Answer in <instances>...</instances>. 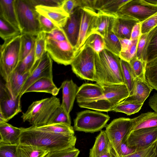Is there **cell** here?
Listing matches in <instances>:
<instances>
[{
	"label": "cell",
	"instance_id": "cell-1",
	"mask_svg": "<svg viewBox=\"0 0 157 157\" xmlns=\"http://www.w3.org/2000/svg\"><path fill=\"white\" fill-rule=\"evenodd\" d=\"M21 128L19 144L37 147L49 152L75 147L77 138L74 134H56L39 130L33 126Z\"/></svg>",
	"mask_w": 157,
	"mask_h": 157
},
{
	"label": "cell",
	"instance_id": "cell-2",
	"mask_svg": "<svg viewBox=\"0 0 157 157\" xmlns=\"http://www.w3.org/2000/svg\"><path fill=\"white\" fill-rule=\"evenodd\" d=\"M95 66L96 83L101 86L124 84L118 56L105 49L95 53Z\"/></svg>",
	"mask_w": 157,
	"mask_h": 157
},
{
	"label": "cell",
	"instance_id": "cell-3",
	"mask_svg": "<svg viewBox=\"0 0 157 157\" xmlns=\"http://www.w3.org/2000/svg\"><path fill=\"white\" fill-rule=\"evenodd\" d=\"M104 94L96 98L91 99L78 103L81 108L101 112L112 111L117 104L129 96L128 89L124 84L102 86Z\"/></svg>",
	"mask_w": 157,
	"mask_h": 157
},
{
	"label": "cell",
	"instance_id": "cell-4",
	"mask_svg": "<svg viewBox=\"0 0 157 157\" xmlns=\"http://www.w3.org/2000/svg\"><path fill=\"white\" fill-rule=\"evenodd\" d=\"M61 105L59 99L56 96L36 101L23 113L21 117L32 126L37 127L47 124L52 114Z\"/></svg>",
	"mask_w": 157,
	"mask_h": 157
},
{
	"label": "cell",
	"instance_id": "cell-5",
	"mask_svg": "<svg viewBox=\"0 0 157 157\" xmlns=\"http://www.w3.org/2000/svg\"><path fill=\"white\" fill-rule=\"evenodd\" d=\"M21 34L4 40L0 45V73L8 82L20 59Z\"/></svg>",
	"mask_w": 157,
	"mask_h": 157
},
{
	"label": "cell",
	"instance_id": "cell-6",
	"mask_svg": "<svg viewBox=\"0 0 157 157\" xmlns=\"http://www.w3.org/2000/svg\"><path fill=\"white\" fill-rule=\"evenodd\" d=\"M15 6L21 34L36 36L42 31L38 19L39 14L29 0H15Z\"/></svg>",
	"mask_w": 157,
	"mask_h": 157
},
{
	"label": "cell",
	"instance_id": "cell-7",
	"mask_svg": "<svg viewBox=\"0 0 157 157\" xmlns=\"http://www.w3.org/2000/svg\"><path fill=\"white\" fill-rule=\"evenodd\" d=\"M95 52L84 44L77 52L71 65L73 72L83 80L95 81Z\"/></svg>",
	"mask_w": 157,
	"mask_h": 157
},
{
	"label": "cell",
	"instance_id": "cell-8",
	"mask_svg": "<svg viewBox=\"0 0 157 157\" xmlns=\"http://www.w3.org/2000/svg\"><path fill=\"white\" fill-rule=\"evenodd\" d=\"M109 119L108 115L86 110L77 113L74 120L73 128L76 131L94 133L101 131L106 126Z\"/></svg>",
	"mask_w": 157,
	"mask_h": 157
},
{
	"label": "cell",
	"instance_id": "cell-9",
	"mask_svg": "<svg viewBox=\"0 0 157 157\" xmlns=\"http://www.w3.org/2000/svg\"><path fill=\"white\" fill-rule=\"evenodd\" d=\"M46 50L52 60L65 66L71 64L77 52L67 39L57 40L47 37Z\"/></svg>",
	"mask_w": 157,
	"mask_h": 157
},
{
	"label": "cell",
	"instance_id": "cell-10",
	"mask_svg": "<svg viewBox=\"0 0 157 157\" xmlns=\"http://www.w3.org/2000/svg\"><path fill=\"white\" fill-rule=\"evenodd\" d=\"M157 13V6L144 0H129L118 10L117 17L133 19L141 23Z\"/></svg>",
	"mask_w": 157,
	"mask_h": 157
},
{
	"label": "cell",
	"instance_id": "cell-11",
	"mask_svg": "<svg viewBox=\"0 0 157 157\" xmlns=\"http://www.w3.org/2000/svg\"><path fill=\"white\" fill-rule=\"evenodd\" d=\"M133 124V118L120 117L113 120L106 126L105 131L114 150L124 140Z\"/></svg>",
	"mask_w": 157,
	"mask_h": 157
},
{
	"label": "cell",
	"instance_id": "cell-12",
	"mask_svg": "<svg viewBox=\"0 0 157 157\" xmlns=\"http://www.w3.org/2000/svg\"><path fill=\"white\" fill-rule=\"evenodd\" d=\"M44 77L53 78L52 60L47 52L36 62L32 68L22 89L20 97H21L27 89L33 83Z\"/></svg>",
	"mask_w": 157,
	"mask_h": 157
},
{
	"label": "cell",
	"instance_id": "cell-13",
	"mask_svg": "<svg viewBox=\"0 0 157 157\" xmlns=\"http://www.w3.org/2000/svg\"><path fill=\"white\" fill-rule=\"evenodd\" d=\"M157 140V127L131 131L124 141L128 147L138 151L147 147Z\"/></svg>",
	"mask_w": 157,
	"mask_h": 157
},
{
	"label": "cell",
	"instance_id": "cell-14",
	"mask_svg": "<svg viewBox=\"0 0 157 157\" xmlns=\"http://www.w3.org/2000/svg\"><path fill=\"white\" fill-rule=\"evenodd\" d=\"M21 97L13 99L5 84L0 85V114L7 122L21 112Z\"/></svg>",
	"mask_w": 157,
	"mask_h": 157
},
{
	"label": "cell",
	"instance_id": "cell-15",
	"mask_svg": "<svg viewBox=\"0 0 157 157\" xmlns=\"http://www.w3.org/2000/svg\"><path fill=\"white\" fill-rule=\"evenodd\" d=\"M82 8L80 30L75 47L77 51L84 45L87 38L92 33L98 16L94 10L87 7Z\"/></svg>",
	"mask_w": 157,
	"mask_h": 157
},
{
	"label": "cell",
	"instance_id": "cell-16",
	"mask_svg": "<svg viewBox=\"0 0 157 157\" xmlns=\"http://www.w3.org/2000/svg\"><path fill=\"white\" fill-rule=\"evenodd\" d=\"M81 13L82 8L80 7L76 8L70 15L65 26L61 28L69 41L75 48L79 33Z\"/></svg>",
	"mask_w": 157,
	"mask_h": 157
},
{
	"label": "cell",
	"instance_id": "cell-17",
	"mask_svg": "<svg viewBox=\"0 0 157 157\" xmlns=\"http://www.w3.org/2000/svg\"><path fill=\"white\" fill-rule=\"evenodd\" d=\"M40 14L46 17L60 28L65 25L70 15L61 7L37 6L35 7Z\"/></svg>",
	"mask_w": 157,
	"mask_h": 157
},
{
	"label": "cell",
	"instance_id": "cell-18",
	"mask_svg": "<svg viewBox=\"0 0 157 157\" xmlns=\"http://www.w3.org/2000/svg\"><path fill=\"white\" fill-rule=\"evenodd\" d=\"M62 89V101L61 105L70 114L72 110L79 88L72 80L63 81L60 87Z\"/></svg>",
	"mask_w": 157,
	"mask_h": 157
},
{
	"label": "cell",
	"instance_id": "cell-19",
	"mask_svg": "<svg viewBox=\"0 0 157 157\" xmlns=\"http://www.w3.org/2000/svg\"><path fill=\"white\" fill-rule=\"evenodd\" d=\"M97 13L98 16L92 34H98L104 38L112 31L117 16L100 12Z\"/></svg>",
	"mask_w": 157,
	"mask_h": 157
},
{
	"label": "cell",
	"instance_id": "cell-20",
	"mask_svg": "<svg viewBox=\"0 0 157 157\" xmlns=\"http://www.w3.org/2000/svg\"><path fill=\"white\" fill-rule=\"evenodd\" d=\"M138 21L132 19L117 17L112 32L119 38L130 39L132 29Z\"/></svg>",
	"mask_w": 157,
	"mask_h": 157
},
{
	"label": "cell",
	"instance_id": "cell-21",
	"mask_svg": "<svg viewBox=\"0 0 157 157\" xmlns=\"http://www.w3.org/2000/svg\"><path fill=\"white\" fill-rule=\"evenodd\" d=\"M153 89L145 80L136 78L134 94L123 101L143 105Z\"/></svg>",
	"mask_w": 157,
	"mask_h": 157
},
{
	"label": "cell",
	"instance_id": "cell-22",
	"mask_svg": "<svg viewBox=\"0 0 157 157\" xmlns=\"http://www.w3.org/2000/svg\"><path fill=\"white\" fill-rule=\"evenodd\" d=\"M104 94L102 87L99 84L84 83L79 87L76 97L77 101L78 103L89 99L98 98Z\"/></svg>",
	"mask_w": 157,
	"mask_h": 157
},
{
	"label": "cell",
	"instance_id": "cell-23",
	"mask_svg": "<svg viewBox=\"0 0 157 157\" xmlns=\"http://www.w3.org/2000/svg\"><path fill=\"white\" fill-rule=\"evenodd\" d=\"M30 72L21 74L14 70L9 81L6 83L5 85L13 99H16L20 96L22 89Z\"/></svg>",
	"mask_w": 157,
	"mask_h": 157
},
{
	"label": "cell",
	"instance_id": "cell-24",
	"mask_svg": "<svg viewBox=\"0 0 157 157\" xmlns=\"http://www.w3.org/2000/svg\"><path fill=\"white\" fill-rule=\"evenodd\" d=\"M21 128L14 127L7 122H0V142L7 144H19Z\"/></svg>",
	"mask_w": 157,
	"mask_h": 157
},
{
	"label": "cell",
	"instance_id": "cell-25",
	"mask_svg": "<svg viewBox=\"0 0 157 157\" xmlns=\"http://www.w3.org/2000/svg\"><path fill=\"white\" fill-rule=\"evenodd\" d=\"M129 0H94L93 9L97 12L113 15Z\"/></svg>",
	"mask_w": 157,
	"mask_h": 157
},
{
	"label": "cell",
	"instance_id": "cell-26",
	"mask_svg": "<svg viewBox=\"0 0 157 157\" xmlns=\"http://www.w3.org/2000/svg\"><path fill=\"white\" fill-rule=\"evenodd\" d=\"M61 88H58L54 84L53 78L44 77L35 82L25 91V94L28 92H44L56 96Z\"/></svg>",
	"mask_w": 157,
	"mask_h": 157
},
{
	"label": "cell",
	"instance_id": "cell-27",
	"mask_svg": "<svg viewBox=\"0 0 157 157\" xmlns=\"http://www.w3.org/2000/svg\"><path fill=\"white\" fill-rule=\"evenodd\" d=\"M112 148L105 131H101L96 137L94 144L90 149L89 157H99Z\"/></svg>",
	"mask_w": 157,
	"mask_h": 157
},
{
	"label": "cell",
	"instance_id": "cell-28",
	"mask_svg": "<svg viewBox=\"0 0 157 157\" xmlns=\"http://www.w3.org/2000/svg\"><path fill=\"white\" fill-rule=\"evenodd\" d=\"M157 57V26L148 33L143 51L142 60L145 63Z\"/></svg>",
	"mask_w": 157,
	"mask_h": 157
},
{
	"label": "cell",
	"instance_id": "cell-29",
	"mask_svg": "<svg viewBox=\"0 0 157 157\" xmlns=\"http://www.w3.org/2000/svg\"><path fill=\"white\" fill-rule=\"evenodd\" d=\"M15 1L0 0V16L20 31L15 10Z\"/></svg>",
	"mask_w": 157,
	"mask_h": 157
},
{
	"label": "cell",
	"instance_id": "cell-30",
	"mask_svg": "<svg viewBox=\"0 0 157 157\" xmlns=\"http://www.w3.org/2000/svg\"><path fill=\"white\" fill-rule=\"evenodd\" d=\"M133 119V124L130 132L141 129L157 127V113L156 112L142 113Z\"/></svg>",
	"mask_w": 157,
	"mask_h": 157
},
{
	"label": "cell",
	"instance_id": "cell-31",
	"mask_svg": "<svg viewBox=\"0 0 157 157\" xmlns=\"http://www.w3.org/2000/svg\"><path fill=\"white\" fill-rule=\"evenodd\" d=\"M120 62L124 84L128 89L129 96H131L135 92L136 78L129 62L121 59Z\"/></svg>",
	"mask_w": 157,
	"mask_h": 157
},
{
	"label": "cell",
	"instance_id": "cell-32",
	"mask_svg": "<svg viewBox=\"0 0 157 157\" xmlns=\"http://www.w3.org/2000/svg\"><path fill=\"white\" fill-rule=\"evenodd\" d=\"M49 152L37 147L18 144L16 155L17 157H45Z\"/></svg>",
	"mask_w": 157,
	"mask_h": 157
},
{
	"label": "cell",
	"instance_id": "cell-33",
	"mask_svg": "<svg viewBox=\"0 0 157 157\" xmlns=\"http://www.w3.org/2000/svg\"><path fill=\"white\" fill-rule=\"evenodd\" d=\"M33 127L39 130L56 134L65 135L75 134L73 127L71 125L64 123L46 124L39 126Z\"/></svg>",
	"mask_w": 157,
	"mask_h": 157
},
{
	"label": "cell",
	"instance_id": "cell-34",
	"mask_svg": "<svg viewBox=\"0 0 157 157\" xmlns=\"http://www.w3.org/2000/svg\"><path fill=\"white\" fill-rule=\"evenodd\" d=\"M145 78L152 88L157 90V57L146 63Z\"/></svg>",
	"mask_w": 157,
	"mask_h": 157
},
{
	"label": "cell",
	"instance_id": "cell-35",
	"mask_svg": "<svg viewBox=\"0 0 157 157\" xmlns=\"http://www.w3.org/2000/svg\"><path fill=\"white\" fill-rule=\"evenodd\" d=\"M36 36L27 33L21 34V43L20 61L31 52L35 44Z\"/></svg>",
	"mask_w": 157,
	"mask_h": 157
},
{
	"label": "cell",
	"instance_id": "cell-36",
	"mask_svg": "<svg viewBox=\"0 0 157 157\" xmlns=\"http://www.w3.org/2000/svg\"><path fill=\"white\" fill-rule=\"evenodd\" d=\"M64 123L71 125L70 114L60 105L54 111L49 118L47 124Z\"/></svg>",
	"mask_w": 157,
	"mask_h": 157
},
{
	"label": "cell",
	"instance_id": "cell-37",
	"mask_svg": "<svg viewBox=\"0 0 157 157\" xmlns=\"http://www.w3.org/2000/svg\"><path fill=\"white\" fill-rule=\"evenodd\" d=\"M21 31L0 16V36L5 40L21 35Z\"/></svg>",
	"mask_w": 157,
	"mask_h": 157
},
{
	"label": "cell",
	"instance_id": "cell-38",
	"mask_svg": "<svg viewBox=\"0 0 157 157\" xmlns=\"http://www.w3.org/2000/svg\"><path fill=\"white\" fill-rule=\"evenodd\" d=\"M143 105L123 101L116 105L112 111L124 113L127 115H130L138 112Z\"/></svg>",
	"mask_w": 157,
	"mask_h": 157
},
{
	"label": "cell",
	"instance_id": "cell-39",
	"mask_svg": "<svg viewBox=\"0 0 157 157\" xmlns=\"http://www.w3.org/2000/svg\"><path fill=\"white\" fill-rule=\"evenodd\" d=\"M35 45L30 53L19 62L15 70L19 73L24 74L29 72L34 66L35 64Z\"/></svg>",
	"mask_w": 157,
	"mask_h": 157
},
{
	"label": "cell",
	"instance_id": "cell-40",
	"mask_svg": "<svg viewBox=\"0 0 157 157\" xmlns=\"http://www.w3.org/2000/svg\"><path fill=\"white\" fill-rule=\"evenodd\" d=\"M104 40L105 49L119 56L121 50L119 38L112 31Z\"/></svg>",
	"mask_w": 157,
	"mask_h": 157
},
{
	"label": "cell",
	"instance_id": "cell-41",
	"mask_svg": "<svg viewBox=\"0 0 157 157\" xmlns=\"http://www.w3.org/2000/svg\"><path fill=\"white\" fill-rule=\"evenodd\" d=\"M91 48L96 53H99L105 49L104 38L97 33L91 35L84 44Z\"/></svg>",
	"mask_w": 157,
	"mask_h": 157
},
{
	"label": "cell",
	"instance_id": "cell-42",
	"mask_svg": "<svg viewBox=\"0 0 157 157\" xmlns=\"http://www.w3.org/2000/svg\"><path fill=\"white\" fill-rule=\"evenodd\" d=\"M46 33L43 31L36 36L35 45V64L46 52Z\"/></svg>",
	"mask_w": 157,
	"mask_h": 157
},
{
	"label": "cell",
	"instance_id": "cell-43",
	"mask_svg": "<svg viewBox=\"0 0 157 157\" xmlns=\"http://www.w3.org/2000/svg\"><path fill=\"white\" fill-rule=\"evenodd\" d=\"M136 78L145 80V68L146 63L135 57L129 62Z\"/></svg>",
	"mask_w": 157,
	"mask_h": 157
},
{
	"label": "cell",
	"instance_id": "cell-44",
	"mask_svg": "<svg viewBox=\"0 0 157 157\" xmlns=\"http://www.w3.org/2000/svg\"><path fill=\"white\" fill-rule=\"evenodd\" d=\"M79 150L75 147L68 149L49 152L45 157H78Z\"/></svg>",
	"mask_w": 157,
	"mask_h": 157
},
{
	"label": "cell",
	"instance_id": "cell-45",
	"mask_svg": "<svg viewBox=\"0 0 157 157\" xmlns=\"http://www.w3.org/2000/svg\"><path fill=\"white\" fill-rule=\"evenodd\" d=\"M138 39L131 40V43L127 49L124 52H120L119 56L120 59L129 62L132 59L136 56Z\"/></svg>",
	"mask_w": 157,
	"mask_h": 157
},
{
	"label": "cell",
	"instance_id": "cell-46",
	"mask_svg": "<svg viewBox=\"0 0 157 157\" xmlns=\"http://www.w3.org/2000/svg\"><path fill=\"white\" fill-rule=\"evenodd\" d=\"M157 141V140L146 148L136 151L124 157H157L155 151Z\"/></svg>",
	"mask_w": 157,
	"mask_h": 157
},
{
	"label": "cell",
	"instance_id": "cell-47",
	"mask_svg": "<svg viewBox=\"0 0 157 157\" xmlns=\"http://www.w3.org/2000/svg\"><path fill=\"white\" fill-rule=\"evenodd\" d=\"M18 144H7L0 142V157H17L16 152Z\"/></svg>",
	"mask_w": 157,
	"mask_h": 157
},
{
	"label": "cell",
	"instance_id": "cell-48",
	"mask_svg": "<svg viewBox=\"0 0 157 157\" xmlns=\"http://www.w3.org/2000/svg\"><path fill=\"white\" fill-rule=\"evenodd\" d=\"M140 23L142 34L148 33L157 26V13Z\"/></svg>",
	"mask_w": 157,
	"mask_h": 157
},
{
	"label": "cell",
	"instance_id": "cell-49",
	"mask_svg": "<svg viewBox=\"0 0 157 157\" xmlns=\"http://www.w3.org/2000/svg\"><path fill=\"white\" fill-rule=\"evenodd\" d=\"M38 19L42 31L46 34L49 33L56 29L60 28L50 20L40 14Z\"/></svg>",
	"mask_w": 157,
	"mask_h": 157
},
{
	"label": "cell",
	"instance_id": "cell-50",
	"mask_svg": "<svg viewBox=\"0 0 157 157\" xmlns=\"http://www.w3.org/2000/svg\"><path fill=\"white\" fill-rule=\"evenodd\" d=\"M34 7L37 6L61 7L63 0H29Z\"/></svg>",
	"mask_w": 157,
	"mask_h": 157
},
{
	"label": "cell",
	"instance_id": "cell-51",
	"mask_svg": "<svg viewBox=\"0 0 157 157\" xmlns=\"http://www.w3.org/2000/svg\"><path fill=\"white\" fill-rule=\"evenodd\" d=\"M136 151L135 149L128 147L124 141L114 150L117 157H124Z\"/></svg>",
	"mask_w": 157,
	"mask_h": 157
},
{
	"label": "cell",
	"instance_id": "cell-52",
	"mask_svg": "<svg viewBox=\"0 0 157 157\" xmlns=\"http://www.w3.org/2000/svg\"><path fill=\"white\" fill-rule=\"evenodd\" d=\"M78 7V0H63L61 7L69 15Z\"/></svg>",
	"mask_w": 157,
	"mask_h": 157
},
{
	"label": "cell",
	"instance_id": "cell-53",
	"mask_svg": "<svg viewBox=\"0 0 157 157\" xmlns=\"http://www.w3.org/2000/svg\"><path fill=\"white\" fill-rule=\"evenodd\" d=\"M148 33L142 34L138 39L137 46L136 57L138 59L142 60L143 51L146 44Z\"/></svg>",
	"mask_w": 157,
	"mask_h": 157
},
{
	"label": "cell",
	"instance_id": "cell-54",
	"mask_svg": "<svg viewBox=\"0 0 157 157\" xmlns=\"http://www.w3.org/2000/svg\"><path fill=\"white\" fill-rule=\"evenodd\" d=\"M46 37L57 40H62L67 39L61 28L56 29L49 33H47Z\"/></svg>",
	"mask_w": 157,
	"mask_h": 157
},
{
	"label": "cell",
	"instance_id": "cell-55",
	"mask_svg": "<svg viewBox=\"0 0 157 157\" xmlns=\"http://www.w3.org/2000/svg\"><path fill=\"white\" fill-rule=\"evenodd\" d=\"M141 35V23H138L134 26L132 29L130 40H137Z\"/></svg>",
	"mask_w": 157,
	"mask_h": 157
},
{
	"label": "cell",
	"instance_id": "cell-56",
	"mask_svg": "<svg viewBox=\"0 0 157 157\" xmlns=\"http://www.w3.org/2000/svg\"><path fill=\"white\" fill-rule=\"evenodd\" d=\"M148 103L150 106L157 113V93H155L150 98Z\"/></svg>",
	"mask_w": 157,
	"mask_h": 157
},
{
	"label": "cell",
	"instance_id": "cell-57",
	"mask_svg": "<svg viewBox=\"0 0 157 157\" xmlns=\"http://www.w3.org/2000/svg\"><path fill=\"white\" fill-rule=\"evenodd\" d=\"M121 46V52L125 51L130 45L131 40L126 38H119Z\"/></svg>",
	"mask_w": 157,
	"mask_h": 157
},
{
	"label": "cell",
	"instance_id": "cell-58",
	"mask_svg": "<svg viewBox=\"0 0 157 157\" xmlns=\"http://www.w3.org/2000/svg\"><path fill=\"white\" fill-rule=\"evenodd\" d=\"M99 157H117L115 151L112 148L109 152Z\"/></svg>",
	"mask_w": 157,
	"mask_h": 157
},
{
	"label": "cell",
	"instance_id": "cell-59",
	"mask_svg": "<svg viewBox=\"0 0 157 157\" xmlns=\"http://www.w3.org/2000/svg\"><path fill=\"white\" fill-rule=\"evenodd\" d=\"M148 3L154 6H157V0H144Z\"/></svg>",
	"mask_w": 157,
	"mask_h": 157
},
{
	"label": "cell",
	"instance_id": "cell-60",
	"mask_svg": "<svg viewBox=\"0 0 157 157\" xmlns=\"http://www.w3.org/2000/svg\"><path fill=\"white\" fill-rule=\"evenodd\" d=\"M155 153L157 155V141L156 142L155 146Z\"/></svg>",
	"mask_w": 157,
	"mask_h": 157
}]
</instances>
